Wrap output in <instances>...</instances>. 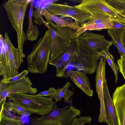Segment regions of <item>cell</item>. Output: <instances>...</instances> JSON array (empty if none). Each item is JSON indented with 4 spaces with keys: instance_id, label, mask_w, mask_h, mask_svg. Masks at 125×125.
<instances>
[{
    "instance_id": "9c48e42d",
    "label": "cell",
    "mask_w": 125,
    "mask_h": 125,
    "mask_svg": "<svg viewBox=\"0 0 125 125\" xmlns=\"http://www.w3.org/2000/svg\"><path fill=\"white\" fill-rule=\"evenodd\" d=\"M78 42L92 51L99 60L104 52L109 51L113 45L111 41L107 40L105 36L85 31L78 37Z\"/></svg>"
},
{
    "instance_id": "7a4b0ae2",
    "label": "cell",
    "mask_w": 125,
    "mask_h": 125,
    "mask_svg": "<svg viewBox=\"0 0 125 125\" xmlns=\"http://www.w3.org/2000/svg\"><path fill=\"white\" fill-rule=\"evenodd\" d=\"M4 38L6 49L0 48V75L2 76V79H7L19 74V70L25 55L14 47L6 32Z\"/></svg>"
},
{
    "instance_id": "5b68a950",
    "label": "cell",
    "mask_w": 125,
    "mask_h": 125,
    "mask_svg": "<svg viewBox=\"0 0 125 125\" xmlns=\"http://www.w3.org/2000/svg\"><path fill=\"white\" fill-rule=\"evenodd\" d=\"M41 13L45 18L47 25L46 26L51 38V52L50 60L59 55L76 37V31L68 27H59L52 21L41 10Z\"/></svg>"
},
{
    "instance_id": "44dd1931",
    "label": "cell",
    "mask_w": 125,
    "mask_h": 125,
    "mask_svg": "<svg viewBox=\"0 0 125 125\" xmlns=\"http://www.w3.org/2000/svg\"><path fill=\"white\" fill-rule=\"evenodd\" d=\"M4 108L9 112H12L21 116L31 115L22 107L11 101L6 102Z\"/></svg>"
},
{
    "instance_id": "4fadbf2b",
    "label": "cell",
    "mask_w": 125,
    "mask_h": 125,
    "mask_svg": "<svg viewBox=\"0 0 125 125\" xmlns=\"http://www.w3.org/2000/svg\"><path fill=\"white\" fill-rule=\"evenodd\" d=\"M112 99L118 125H125V83L116 88Z\"/></svg>"
},
{
    "instance_id": "d6986e66",
    "label": "cell",
    "mask_w": 125,
    "mask_h": 125,
    "mask_svg": "<svg viewBox=\"0 0 125 125\" xmlns=\"http://www.w3.org/2000/svg\"><path fill=\"white\" fill-rule=\"evenodd\" d=\"M114 25L113 21L108 22L94 25L80 27L76 30V37L87 30L101 31L112 28Z\"/></svg>"
},
{
    "instance_id": "7c38bea8",
    "label": "cell",
    "mask_w": 125,
    "mask_h": 125,
    "mask_svg": "<svg viewBox=\"0 0 125 125\" xmlns=\"http://www.w3.org/2000/svg\"><path fill=\"white\" fill-rule=\"evenodd\" d=\"M106 61L102 56L100 59L97 67L95 77L96 89L100 100V107L98 121L99 123H108L105 109L103 94V85L106 78Z\"/></svg>"
},
{
    "instance_id": "484cf974",
    "label": "cell",
    "mask_w": 125,
    "mask_h": 125,
    "mask_svg": "<svg viewBox=\"0 0 125 125\" xmlns=\"http://www.w3.org/2000/svg\"><path fill=\"white\" fill-rule=\"evenodd\" d=\"M29 72L28 70H24L17 75L7 79H2L0 81V82L2 83H9L16 82L26 77Z\"/></svg>"
},
{
    "instance_id": "4dcf8cb0",
    "label": "cell",
    "mask_w": 125,
    "mask_h": 125,
    "mask_svg": "<svg viewBox=\"0 0 125 125\" xmlns=\"http://www.w3.org/2000/svg\"><path fill=\"white\" fill-rule=\"evenodd\" d=\"M124 16H125V14H124Z\"/></svg>"
},
{
    "instance_id": "277c9868",
    "label": "cell",
    "mask_w": 125,
    "mask_h": 125,
    "mask_svg": "<svg viewBox=\"0 0 125 125\" xmlns=\"http://www.w3.org/2000/svg\"><path fill=\"white\" fill-rule=\"evenodd\" d=\"M12 102L22 107L29 114L43 115L52 109L53 98L38 96L24 93L14 94L7 97Z\"/></svg>"
},
{
    "instance_id": "f546056e",
    "label": "cell",
    "mask_w": 125,
    "mask_h": 125,
    "mask_svg": "<svg viewBox=\"0 0 125 125\" xmlns=\"http://www.w3.org/2000/svg\"><path fill=\"white\" fill-rule=\"evenodd\" d=\"M123 43L125 47V31L124 33V35L123 39Z\"/></svg>"
},
{
    "instance_id": "30bf717a",
    "label": "cell",
    "mask_w": 125,
    "mask_h": 125,
    "mask_svg": "<svg viewBox=\"0 0 125 125\" xmlns=\"http://www.w3.org/2000/svg\"><path fill=\"white\" fill-rule=\"evenodd\" d=\"M33 84L29 77L14 82L4 83L0 82V103L11 94L24 93L35 95L37 89L32 87Z\"/></svg>"
},
{
    "instance_id": "8fae6325",
    "label": "cell",
    "mask_w": 125,
    "mask_h": 125,
    "mask_svg": "<svg viewBox=\"0 0 125 125\" xmlns=\"http://www.w3.org/2000/svg\"><path fill=\"white\" fill-rule=\"evenodd\" d=\"M78 42V37L75 38L70 44L58 56L49 61V64L55 66L56 68V76L64 77L66 70L71 63L72 59Z\"/></svg>"
},
{
    "instance_id": "e0dca14e",
    "label": "cell",
    "mask_w": 125,
    "mask_h": 125,
    "mask_svg": "<svg viewBox=\"0 0 125 125\" xmlns=\"http://www.w3.org/2000/svg\"><path fill=\"white\" fill-rule=\"evenodd\" d=\"M33 4V0H31L28 16V27L26 31L27 39L31 41L37 40L40 33L38 27L34 25L32 21Z\"/></svg>"
},
{
    "instance_id": "6da1fadb",
    "label": "cell",
    "mask_w": 125,
    "mask_h": 125,
    "mask_svg": "<svg viewBox=\"0 0 125 125\" xmlns=\"http://www.w3.org/2000/svg\"><path fill=\"white\" fill-rule=\"evenodd\" d=\"M51 38L48 30L34 45L27 57L28 70L33 73L44 74L47 71L51 52Z\"/></svg>"
},
{
    "instance_id": "3957f363",
    "label": "cell",
    "mask_w": 125,
    "mask_h": 125,
    "mask_svg": "<svg viewBox=\"0 0 125 125\" xmlns=\"http://www.w3.org/2000/svg\"><path fill=\"white\" fill-rule=\"evenodd\" d=\"M31 0H9L3 4L8 17L11 25L16 31L18 49L22 54L25 42L27 39L23 31L24 19L27 7Z\"/></svg>"
},
{
    "instance_id": "ac0fdd59",
    "label": "cell",
    "mask_w": 125,
    "mask_h": 125,
    "mask_svg": "<svg viewBox=\"0 0 125 125\" xmlns=\"http://www.w3.org/2000/svg\"><path fill=\"white\" fill-rule=\"evenodd\" d=\"M41 9L51 20L56 23V26L58 27H69L76 31L80 27L76 25L75 22L68 18H61L57 16L51 14L49 13L44 8H41Z\"/></svg>"
},
{
    "instance_id": "ffe728a7",
    "label": "cell",
    "mask_w": 125,
    "mask_h": 125,
    "mask_svg": "<svg viewBox=\"0 0 125 125\" xmlns=\"http://www.w3.org/2000/svg\"><path fill=\"white\" fill-rule=\"evenodd\" d=\"M71 86V84L70 82H66L62 88L57 89V92L53 97V99L56 102L59 101L63 98L65 101H68L73 94V91L69 89Z\"/></svg>"
},
{
    "instance_id": "4316f807",
    "label": "cell",
    "mask_w": 125,
    "mask_h": 125,
    "mask_svg": "<svg viewBox=\"0 0 125 125\" xmlns=\"http://www.w3.org/2000/svg\"><path fill=\"white\" fill-rule=\"evenodd\" d=\"M114 8L125 13V0H106Z\"/></svg>"
},
{
    "instance_id": "2e32d148",
    "label": "cell",
    "mask_w": 125,
    "mask_h": 125,
    "mask_svg": "<svg viewBox=\"0 0 125 125\" xmlns=\"http://www.w3.org/2000/svg\"><path fill=\"white\" fill-rule=\"evenodd\" d=\"M125 31V29L111 28L107 30V33L111 39L113 45L117 48L120 56H125V47L123 42Z\"/></svg>"
},
{
    "instance_id": "83f0119b",
    "label": "cell",
    "mask_w": 125,
    "mask_h": 125,
    "mask_svg": "<svg viewBox=\"0 0 125 125\" xmlns=\"http://www.w3.org/2000/svg\"><path fill=\"white\" fill-rule=\"evenodd\" d=\"M117 64L119 72L122 75L125 80V56H120V58L117 60Z\"/></svg>"
},
{
    "instance_id": "cb8c5ba5",
    "label": "cell",
    "mask_w": 125,
    "mask_h": 125,
    "mask_svg": "<svg viewBox=\"0 0 125 125\" xmlns=\"http://www.w3.org/2000/svg\"><path fill=\"white\" fill-rule=\"evenodd\" d=\"M41 9L40 7H38L33 11V22L38 25H40L43 24L46 27L47 25V23L42 18V15L41 12Z\"/></svg>"
},
{
    "instance_id": "5bb4252c",
    "label": "cell",
    "mask_w": 125,
    "mask_h": 125,
    "mask_svg": "<svg viewBox=\"0 0 125 125\" xmlns=\"http://www.w3.org/2000/svg\"><path fill=\"white\" fill-rule=\"evenodd\" d=\"M86 73L80 71L70 70L66 71L64 77H69L76 85L80 89L86 94L92 97L94 91L91 89L88 78Z\"/></svg>"
},
{
    "instance_id": "9a60e30c",
    "label": "cell",
    "mask_w": 125,
    "mask_h": 125,
    "mask_svg": "<svg viewBox=\"0 0 125 125\" xmlns=\"http://www.w3.org/2000/svg\"><path fill=\"white\" fill-rule=\"evenodd\" d=\"M104 105L109 125H118L117 119L112 99L111 97L106 78L103 85Z\"/></svg>"
},
{
    "instance_id": "d4e9b609",
    "label": "cell",
    "mask_w": 125,
    "mask_h": 125,
    "mask_svg": "<svg viewBox=\"0 0 125 125\" xmlns=\"http://www.w3.org/2000/svg\"><path fill=\"white\" fill-rule=\"evenodd\" d=\"M92 120L90 116H81L79 118L75 117L73 120L71 125H84L86 123L89 124Z\"/></svg>"
},
{
    "instance_id": "7402d4cb",
    "label": "cell",
    "mask_w": 125,
    "mask_h": 125,
    "mask_svg": "<svg viewBox=\"0 0 125 125\" xmlns=\"http://www.w3.org/2000/svg\"><path fill=\"white\" fill-rule=\"evenodd\" d=\"M102 56L107 62L113 70L115 76V83H116L117 82L118 74L119 69L118 65L115 62L113 55L108 51L104 52Z\"/></svg>"
},
{
    "instance_id": "52a82bcc",
    "label": "cell",
    "mask_w": 125,
    "mask_h": 125,
    "mask_svg": "<svg viewBox=\"0 0 125 125\" xmlns=\"http://www.w3.org/2000/svg\"><path fill=\"white\" fill-rule=\"evenodd\" d=\"M44 8L50 13L57 16L59 15L61 18L71 17L80 27L92 17L90 13L69 5L66 2L61 4L51 2Z\"/></svg>"
},
{
    "instance_id": "f1b7e54d",
    "label": "cell",
    "mask_w": 125,
    "mask_h": 125,
    "mask_svg": "<svg viewBox=\"0 0 125 125\" xmlns=\"http://www.w3.org/2000/svg\"><path fill=\"white\" fill-rule=\"evenodd\" d=\"M57 89L53 87H50L47 90L44 91L36 94L37 96H48L53 98L57 92Z\"/></svg>"
},
{
    "instance_id": "8992f818",
    "label": "cell",
    "mask_w": 125,
    "mask_h": 125,
    "mask_svg": "<svg viewBox=\"0 0 125 125\" xmlns=\"http://www.w3.org/2000/svg\"><path fill=\"white\" fill-rule=\"evenodd\" d=\"M81 115L80 110L72 105L59 108L54 101L50 112L40 117H31V125H71L73 118Z\"/></svg>"
},
{
    "instance_id": "603a6c76",
    "label": "cell",
    "mask_w": 125,
    "mask_h": 125,
    "mask_svg": "<svg viewBox=\"0 0 125 125\" xmlns=\"http://www.w3.org/2000/svg\"><path fill=\"white\" fill-rule=\"evenodd\" d=\"M0 125H23L21 120L0 115Z\"/></svg>"
},
{
    "instance_id": "ba28073f",
    "label": "cell",
    "mask_w": 125,
    "mask_h": 125,
    "mask_svg": "<svg viewBox=\"0 0 125 125\" xmlns=\"http://www.w3.org/2000/svg\"><path fill=\"white\" fill-rule=\"evenodd\" d=\"M99 60L94 53L78 42L71 63L77 70L92 74L96 71Z\"/></svg>"
}]
</instances>
